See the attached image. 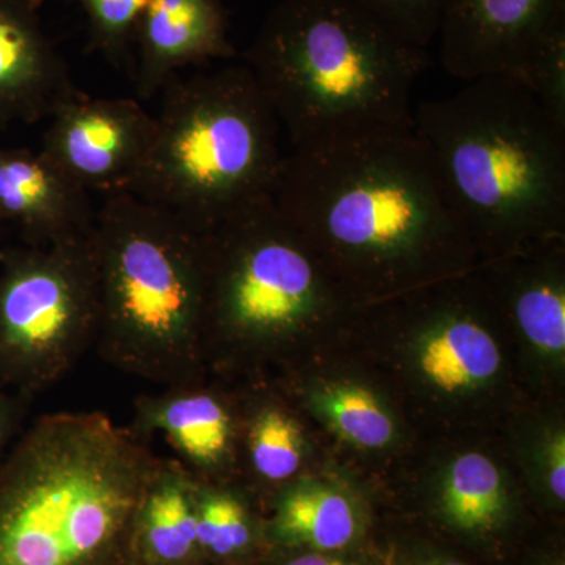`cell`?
I'll use <instances>...</instances> for the list:
<instances>
[{"label": "cell", "instance_id": "19", "mask_svg": "<svg viewBox=\"0 0 565 565\" xmlns=\"http://www.w3.org/2000/svg\"><path fill=\"white\" fill-rule=\"evenodd\" d=\"M239 441H244L253 476L263 484L285 486L302 468V427L273 401L253 405L244 426L239 423Z\"/></svg>", "mask_w": 565, "mask_h": 565}, {"label": "cell", "instance_id": "22", "mask_svg": "<svg viewBox=\"0 0 565 565\" xmlns=\"http://www.w3.org/2000/svg\"><path fill=\"white\" fill-rule=\"evenodd\" d=\"M315 407L344 440L364 449L392 444L396 427L392 416L370 390L353 384H332L316 392Z\"/></svg>", "mask_w": 565, "mask_h": 565}, {"label": "cell", "instance_id": "10", "mask_svg": "<svg viewBox=\"0 0 565 565\" xmlns=\"http://www.w3.org/2000/svg\"><path fill=\"white\" fill-rule=\"evenodd\" d=\"M565 21V0H445L440 58L465 82L515 77L539 41Z\"/></svg>", "mask_w": 565, "mask_h": 565}, {"label": "cell", "instance_id": "11", "mask_svg": "<svg viewBox=\"0 0 565 565\" xmlns=\"http://www.w3.org/2000/svg\"><path fill=\"white\" fill-rule=\"evenodd\" d=\"M129 429L145 441L162 435L173 459L199 481L223 482L222 476L236 462L239 418L225 397L202 382L140 394Z\"/></svg>", "mask_w": 565, "mask_h": 565}, {"label": "cell", "instance_id": "9", "mask_svg": "<svg viewBox=\"0 0 565 565\" xmlns=\"http://www.w3.org/2000/svg\"><path fill=\"white\" fill-rule=\"evenodd\" d=\"M41 152L85 191L122 193L143 166L154 117L128 98L81 93L50 118Z\"/></svg>", "mask_w": 565, "mask_h": 565}, {"label": "cell", "instance_id": "1", "mask_svg": "<svg viewBox=\"0 0 565 565\" xmlns=\"http://www.w3.org/2000/svg\"><path fill=\"white\" fill-rule=\"evenodd\" d=\"M274 202L322 262L344 269L415 273L473 245L415 126L294 148Z\"/></svg>", "mask_w": 565, "mask_h": 565}, {"label": "cell", "instance_id": "29", "mask_svg": "<svg viewBox=\"0 0 565 565\" xmlns=\"http://www.w3.org/2000/svg\"><path fill=\"white\" fill-rule=\"evenodd\" d=\"M422 565H465V564L455 563V561L435 559V561H427V563H424Z\"/></svg>", "mask_w": 565, "mask_h": 565}, {"label": "cell", "instance_id": "25", "mask_svg": "<svg viewBox=\"0 0 565 565\" xmlns=\"http://www.w3.org/2000/svg\"><path fill=\"white\" fill-rule=\"evenodd\" d=\"M408 43L427 50L440 29L445 0H353Z\"/></svg>", "mask_w": 565, "mask_h": 565}, {"label": "cell", "instance_id": "21", "mask_svg": "<svg viewBox=\"0 0 565 565\" xmlns=\"http://www.w3.org/2000/svg\"><path fill=\"white\" fill-rule=\"evenodd\" d=\"M441 508L452 525L467 531L492 530L504 514L503 479L492 460L468 452L448 471Z\"/></svg>", "mask_w": 565, "mask_h": 565}, {"label": "cell", "instance_id": "2", "mask_svg": "<svg viewBox=\"0 0 565 565\" xmlns=\"http://www.w3.org/2000/svg\"><path fill=\"white\" fill-rule=\"evenodd\" d=\"M162 459L102 412L41 416L0 462V565H140L137 516Z\"/></svg>", "mask_w": 565, "mask_h": 565}, {"label": "cell", "instance_id": "5", "mask_svg": "<svg viewBox=\"0 0 565 565\" xmlns=\"http://www.w3.org/2000/svg\"><path fill=\"white\" fill-rule=\"evenodd\" d=\"M103 360L162 386L200 384L206 239L173 212L107 195L90 234Z\"/></svg>", "mask_w": 565, "mask_h": 565}, {"label": "cell", "instance_id": "16", "mask_svg": "<svg viewBox=\"0 0 565 565\" xmlns=\"http://www.w3.org/2000/svg\"><path fill=\"white\" fill-rule=\"evenodd\" d=\"M419 367L441 392L457 393L486 384L501 366L500 345L486 323L468 308H444L419 341Z\"/></svg>", "mask_w": 565, "mask_h": 565}, {"label": "cell", "instance_id": "15", "mask_svg": "<svg viewBox=\"0 0 565 565\" xmlns=\"http://www.w3.org/2000/svg\"><path fill=\"white\" fill-rule=\"evenodd\" d=\"M140 565H206L196 535L195 478L177 459H162L137 516Z\"/></svg>", "mask_w": 565, "mask_h": 565}, {"label": "cell", "instance_id": "26", "mask_svg": "<svg viewBox=\"0 0 565 565\" xmlns=\"http://www.w3.org/2000/svg\"><path fill=\"white\" fill-rule=\"evenodd\" d=\"M31 397L0 385V462L21 435Z\"/></svg>", "mask_w": 565, "mask_h": 565}, {"label": "cell", "instance_id": "13", "mask_svg": "<svg viewBox=\"0 0 565 565\" xmlns=\"http://www.w3.org/2000/svg\"><path fill=\"white\" fill-rule=\"evenodd\" d=\"M134 54L132 77L143 102L161 93L178 71L236 57L225 0H150Z\"/></svg>", "mask_w": 565, "mask_h": 565}, {"label": "cell", "instance_id": "8", "mask_svg": "<svg viewBox=\"0 0 565 565\" xmlns=\"http://www.w3.org/2000/svg\"><path fill=\"white\" fill-rule=\"evenodd\" d=\"M96 332L90 236L0 252V385L28 397L44 392L76 366Z\"/></svg>", "mask_w": 565, "mask_h": 565}, {"label": "cell", "instance_id": "12", "mask_svg": "<svg viewBox=\"0 0 565 565\" xmlns=\"http://www.w3.org/2000/svg\"><path fill=\"white\" fill-rule=\"evenodd\" d=\"M44 0H0V129L51 118L81 95L41 22Z\"/></svg>", "mask_w": 565, "mask_h": 565}, {"label": "cell", "instance_id": "20", "mask_svg": "<svg viewBox=\"0 0 565 565\" xmlns=\"http://www.w3.org/2000/svg\"><path fill=\"white\" fill-rule=\"evenodd\" d=\"M548 245L541 267L519 274L508 296V303L516 329L535 349L546 353H563L565 289L563 275L556 267L557 259L546 255Z\"/></svg>", "mask_w": 565, "mask_h": 565}, {"label": "cell", "instance_id": "6", "mask_svg": "<svg viewBox=\"0 0 565 565\" xmlns=\"http://www.w3.org/2000/svg\"><path fill=\"white\" fill-rule=\"evenodd\" d=\"M161 93L151 150L122 193L202 233L274 196L280 122L247 66L174 76Z\"/></svg>", "mask_w": 565, "mask_h": 565}, {"label": "cell", "instance_id": "28", "mask_svg": "<svg viewBox=\"0 0 565 565\" xmlns=\"http://www.w3.org/2000/svg\"><path fill=\"white\" fill-rule=\"evenodd\" d=\"M266 565H348L337 557L318 555V553H300V555H289L277 557L274 563Z\"/></svg>", "mask_w": 565, "mask_h": 565}, {"label": "cell", "instance_id": "14", "mask_svg": "<svg viewBox=\"0 0 565 565\" xmlns=\"http://www.w3.org/2000/svg\"><path fill=\"white\" fill-rule=\"evenodd\" d=\"M95 218L88 192L43 152L0 147V221L17 225L25 245L84 239Z\"/></svg>", "mask_w": 565, "mask_h": 565}, {"label": "cell", "instance_id": "17", "mask_svg": "<svg viewBox=\"0 0 565 565\" xmlns=\"http://www.w3.org/2000/svg\"><path fill=\"white\" fill-rule=\"evenodd\" d=\"M359 531L360 515L351 498L315 481L282 487L266 520L267 539L277 548L337 552L351 545Z\"/></svg>", "mask_w": 565, "mask_h": 565}, {"label": "cell", "instance_id": "4", "mask_svg": "<svg viewBox=\"0 0 565 565\" xmlns=\"http://www.w3.org/2000/svg\"><path fill=\"white\" fill-rule=\"evenodd\" d=\"M244 57L294 148L412 128L430 62L353 0H281Z\"/></svg>", "mask_w": 565, "mask_h": 565}, {"label": "cell", "instance_id": "30", "mask_svg": "<svg viewBox=\"0 0 565 565\" xmlns=\"http://www.w3.org/2000/svg\"><path fill=\"white\" fill-rule=\"evenodd\" d=\"M561 565H563V564H561Z\"/></svg>", "mask_w": 565, "mask_h": 565}, {"label": "cell", "instance_id": "23", "mask_svg": "<svg viewBox=\"0 0 565 565\" xmlns=\"http://www.w3.org/2000/svg\"><path fill=\"white\" fill-rule=\"evenodd\" d=\"M87 21V50L99 54L115 68L136 65V33L150 0H73Z\"/></svg>", "mask_w": 565, "mask_h": 565}, {"label": "cell", "instance_id": "7", "mask_svg": "<svg viewBox=\"0 0 565 565\" xmlns=\"http://www.w3.org/2000/svg\"><path fill=\"white\" fill-rule=\"evenodd\" d=\"M204 353L214 341L270 348L329 305L323 262L274 202L252 204L204 233Z\"/></svg>", "mask_w": 565, "mask_h": 565}, {"label": "cell", "instance_id": "3", "mask_svg": "<svg viewBox=\"0 0 565 565\" xmlns=\"http://www.w3.org/2000/svg\"><path fill=\"white\" fill-rule=\"evenodd\" d=\"M414 120L471 244L515 253L563 237L565 129L522 82H467Z\"/></svg>", "mask_w": 565, "mask_h": 565}, {"label": "cell", "instance_id": "18", "mask_svg": "<svg viewBox=\"0 0 565 565\" xmlns=\"http://www.w3.org/2000/svg\"><path fill=\"white\" fill-rule=\"evenodd\" d=\"M196 535L206 565L250 563L270 545L266 522L259 523L247 498L225 482L195 479Z\"/></svg>", "mask_w": 565, "mask_h": 565}, {"label": "cell", "instance_id": "27", "mask_svg": "<svg viewBox=\"0 0 565 565\" xmlns=\"http://www.w3.org/2000/svg\"><path fill=\"white\" fill-rule=\"evenodd\" d=\"M548 484L556 500H565V440L557 435L548 449Z\"/></svg>", "mask_w": 565, "mask_h": 565}, {"label": "cell", "instance_id": "24", "mask_svg": "<svg viewBox=\"0 0 565 565\" xmlns=\"http://www.w3.org/2000/svg\"><path fill=\"white\" fill-rule=\"evenodd\" d=\"M514 79L565 129V21L556 24L527 55Z\"/></svg>", "mask_w": 565, "mask_h": 565}]
</instances>
